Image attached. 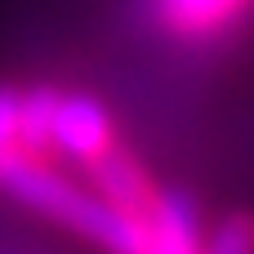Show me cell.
Listing matches in <instances>:
<instances>
[{
  "label": "cell",
  "instance_id": "6da1fadb",
  "mask_svg": "<svg viewBox=\"0 0 254 254\" xmlns=\"http://www.w3.org/2000/svg\"><path fill=\"white\" fill-rule=\"evenodd\" d=\"M0 196H9L13 205L31 210L36 219L89 241L103 254H143L147 246V228L138 219H125L121 210H112L76 170H67L63 161L49 156H31V152H0Z\"/></svg>",
  "mask_w": 254,
  "mask_h": 254
},
{
  "label": "cell",
  "instance_id": "5b68a950",
  "mask_svg": "<svg viewBox=\"0 0 254 254\" xmlns=\"http://www.w3.org/2000/svg\"><path fill=\"white\" fill-rule=\"evenodd\" d=\"M147 246L143 254H201L205 250V219L201 205L188 188H165L156 192V205L147 214Z\"/></svg>",
  "mask_w": 254,
  "mask_h": 254
},
{
  "label": "cell",
  "instance_id": "3957f363",
  "mask_svg": "<svg viewBox=\"0 0 254 254\" xmlns=\"http://www.w3.org/2000/svg\"><path fill=\"white\" fill-rule=\"evenodd\" d=\"M116 138H121V129H116L107 103H98L85 89H63L58 85L54 116H49V156L54 161H63L67 170H85Z\"/></svg>",
  "mask_w": 254,
  "mask_h": 254
},
{
  "label": "cell",
  "instance_id": "7a4b0ae2",
  "mask_svg": "<svg viewBox=\"0 0 254 254\" xmlns=\"http://www.w3.org/2000/svg\"><path fill=\"white\" fill-rule=\"evenodd\" d=\"M138 4L161 40L188 49H210L232 40L254 13V0H138Z\"/></svg>",
  "mask_w": 254,
  "mask_h": 254
},
{
  "label": "cell",
  "instance_id": "8992f818",
  "mask_svg": "<svg viewBox=\"0 0 254 254\" xmlns=\"http://www.w3.org/2000/svg\"><path fill=\"white\" fill-rule=\"evenodd\" d=\"M201 254H254V210H232L205 228Z\"/></svg>",
  "mask_w": 254,
  "mask_h": 254
},
{
  "label": "cell",
  "instance_id": "277c9868",
  "mask_svg": "<svg viewBox=\"0 0 254 254\" xmlns=\"http://www.w3.org/2000/svg\"><path fill=\"white\" fill-rule=\"evenodd\" d=\"M112 210H121L125 219H138V223H147V214H152V205H156V192H161V183H156V174H152V165L143 161V152L134 147V143H125V138H116L103 156H94L85 170H76Z\"/></svg>",
  "mask_w": 254,
  "mask_h": 254
}]
</instances>
